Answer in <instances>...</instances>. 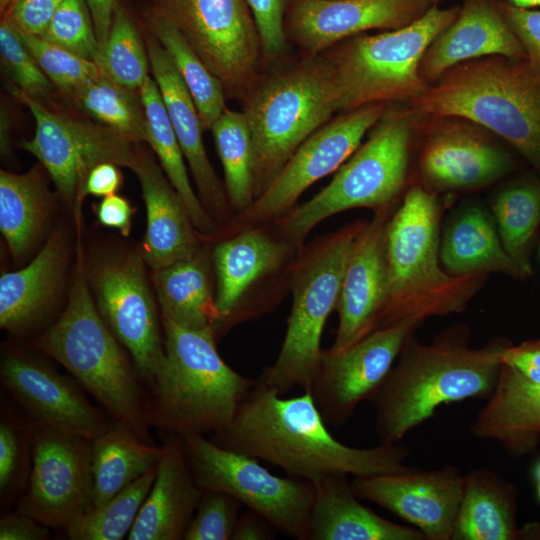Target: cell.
Listing matches in <instances>:
<instances>
[{
	"mask_svg": "<svg viewBox=\"0 0 540 540\" xmlns=\"http://www.w3.org/2000/svg\"><path fill=\"white\" fill-rule=\"evenodd\" d=\"M211 440L311 483L330 475L401 471L408 467L405 461L411 454L400 443L370 448L345 445L328 430L310 391L284 398L258 380L232 422Z\"/></svg>",
	"mask_w": 540,
	"mask_h": 540,
	"instance_id": "cell-1",
	"label": "cell"
},
{
	"mask_svg": "<svg viewBox=\"0 0 540 540\" xmlns=\"http://www.w3.org/2000/svg\"><path fill=\"white\" fill-rule=\"evenodd\" d=\"M468 341L465 325L446 329L429 344L420 343L414 333L406 340L386 378L368 399L380 443H400L442 405L491 396L501 351L511 342L493 338L480 348H470Z\"/></svg>",
	"mask_w": 540,
	"mask_h": 540,
	"instance_id": "cell-2",
	"label": "cell"
},
{
	"mask_svg": "<svg viewBox=\"0 0 540 540\" xmlns=\"http://www.w3.org/2000/svg\"><path fill=\"white\" fill-rule=\"evenodd\" d=\"M162 324L164 358L149 382L148 425L178 436L221 432L256 380L224 362L214 330L188 329L166 319Z\"/></svg>",
	"mask_w": 540,
	"mask_h": 540,
	"instance_id": "cell-3",
	"label": "cell"
},
{
	"mask_svg": "<svg viewBox=\"0 0 540 540\" xmlns=\"http://www.w3.org/2000/svg\"><path fill=\"white\" fill-rule=\"evenodd\" d=\"M408 105L480 124L540 173V71L527 58L493 55L462 62Z\"/></svg>",
	"mask_w": 540,
	"mask_h": 540,
	"instance_id": "cell-4",
	"label": "cell"
},
{
	"mask_svg": "<svg viewBox=\"0 0 540 540\" xmlns=\"http://www.w3.org/2000/svg\"><path fill=\"white\" fill-rule=\"evenodd\" d=\"M437 194L413 183L386 225L388 298L381 326L465 309L485 275H451L439 266Z\"/></svg>",
	"mask_w": 540,
	"mask_h": 540,
	"instance_id": "cell-5",
	"label": "cell"
},
{
	"mask_svg": "<svg viewBox=\"0 0 540 540\" xmlns=\"http://www.w3.org/2000/svg\"><path fill=\"white\" fill-rule=\"evenodd\" d=\"M80 262L64 311L33 347L65 367L114 421L151 443L148 401L121 343L92 300Z\"/></svg>",
	"mask_w": 540,
	"mask_h": 540,
	"instance_id": "cell-6",
	"label": "cell"
},
{
	"mask_svg": "<svg viewBox=\"0 0 540 540\" xmlns=\"http://www.w3.org/2000/svg\"><path fill=\"white\" fill-rule=\"evenodd\" d=\"M460 5L433 6L414 22L378 34L362 33L331 47L338 111L369 104L411 103L429 86L420 76L430 43L457 17Z\"/></svg>",
	"mask_w": 540,
	"mask_h": 540,
	"instance_id": "cell-7",
	"label": "cell"
},
{
	"mask_svg": "<svg viewBox=\"0 0 540 540\" xmlns=\"http://www.w3.org/2000/svg\"><path fill=\"white\" fill-rule=\"evenodd\" d=\"M420 112L388 105L367 141L341 165L333 180L309 201L281 219L286 237L300 243L322 220L344 210H384L408 181Z\"/></svg>",
	"mask_w": 540,
	"mask_h": 540,
	"instance_id": "cell-8",
	"label": "cell"
},
{
	"mask_svg": "<svg viewBox=\"0 0 540 540\" xmlns=\"http://www.w3.org/2000/svg\"><path fill=\"white\" fill-rule=\"evenodd\" d=\"M246 96L243 113L252 137L257 198L297 148L338 111V99L325 56L308 57Z\"/></svg>",
	"mask_w": 540,
	"mask_h": 540,
	"instance_id": "cell-9",
	"label": "cell"
},
{
	"mask_svg": "<svg viewBox=\"0 0 540 540\" xmlns=\"http://www.w3.org/2000/svg\"><path fill=\"white\" fill-rule=\"evenodd\" d=\"M364 224L343 229L300 264L293 280V303L275 362L258 381L279 394L300 387L310 391L322 351L327 318L336 309L345 269Z\"/></svg>",
	"mask_w": 540,
	"mask_h": 540,
	"instance_id": "cell-10",
	"label": "cell"
},
{
	"mask_svg": "<svg viewBox=\"0 0 540 540\" xmlns=\"http://www.w3.org/2000/svg\"><path fill=\"white\" fill-rule=\"evenodd\" d=\"M180 437L194 479L203 491L229 494L277 531L297 540H310L313 483L276 476L258 459L224 448L203 434Z\"/></svg>",
	"mask_w": 540,
	"mask_h": 540,
	"instance_id": "cell-11",
	"label": "cell"
},
{
	"mask_svg": "<svg viewBox=\"0 0 540 540\" xmlns=\"http://www.w3.org/2000/svg\"><path fill=\"white\" fill-rule=\"evenodd\" d=\"M142 14L173 26L225 92L242 97L254 87L262 52L246 0H145Z\"/></svg>",
	"mask_w": 540,
	"mask_h": 540,
	"instance_id": "cell-12",
	"label": "cell"
},
{
	"mask_svg": "<svg viewBox=\"0 0 540 540\" xmlns=\"http://www.w3.org/2000/svg\"><path fill=\"white\" fill-rule=\"evenodd\" d=\"M8 90L35 120L34 136L21 148L42 163L65 201L80 200L88 173L100 163L133 169L137 149L115 129L52 112L14 84Z\"/></svg>",
	"mask_w": 540,
	"mask_h": 540,
	"instance_id": "cell-13",
	"label": "cell"
},
{
	"mask_svg": "<svg viewBox=\"0 0 540 540\" xmlns=\"http://www.w3.org/2000/svg\"><path fill=\"white\" fill-rule=\"evenodd\" d=\"M29 437L31 472L15 511L66 529L93 504L91 440L36 420Z\"/></svg>",
	"mask_w": 540,
	"mask_h": 540,
	"instance_id": "cell-14",
	"label": "cell"
},
{
	"mask_svg": "<svg viewBox=\"0 0 540 540\" xmlns=\"http://www.w3.org/2000/svg\"><path fill=\"white\" fill-rule=\"evenodd\" d=\"M497 139L468 118L420 113L418 183L437 194L476 190L496 182L514 167L510 153Z\"/></svg>",
	"mask_w": 540,
	"mask_h": 540,
	"instance_id": "cell-15",
	"label": "cell"
},
{
	"mask_svg": "<svg viewBox=\"0 0 540 540\" xmlns=\"http://www.w3.org/2000/svg\"><path fill=\"white\" fill-rule=\"evenodd\" d=\"M422 322L404 319L375 329L344 350L322 351L310 392L327 425L340 428L373 395Z\"/></svg>",
	"mask_w": 540,
	"mask_h": 540,
	"instance_id": "cell-16",
	"label": "cell"
},
{
	"mask_svg": "<svg viewBox=\"0 0 540 540\" xmlns=\"http://www.w3.org/2000/svg\"><path fill=\"white\" fill-rule=\"evenodd\" d=\"M389 104L374 103L343 112L321 126L297 148L274 180L244 212L245 219L258 222L291 210L307 188L338 170L357 150Z\"/></svg>",
	"mask_w": 540,
	"mask_h": 540,
	"instance_id": "cell-17",
	"label": "cell"
},
{
	"mask_svg": "<svg viewBox=\"0 0 540 540\" xmlns=\"http://www.w3.org/2000/svg\"><path fill=\"white\" fill-rule=\"evenodd\" d=\"M91 278L101 317L150 382L164 358V338L141 259L127 256L105 261Z\"/></svg>",
	"mask_w": 540,
	"mask_h": 540,
	"instance_id": "cell-18",
	"label": "cell"
},
{
	"mask_svg": "<svg viewBox=\"0 0 540 540\" xmlns=\"http://www.w3.org/2000/svg\"><path fill=\"white\" fill-rule=\"evenodd\" d=\"M464 474L448 464L433 470H404L357 476L351 481L361 500L372 502L421 531L426 540H451Z\"/></svg>",
	"mask_w": 540,
	"mask_h": 540,
	"instance_id": "cell-19",
	"label": "cell"
},
{
	"mask_svg": "<svg viewBox=\"0 0 540 540\" xmlns=\"http://www.w3.org/2000/svg\"><path fill=\"white\" fill-rule=\"evenodd\" d=\"M436 0H291L285 31L308 57L370 30H394L422 17Z\"/></svg>",
	"mask_w": 540,
	"mask_h": 540,
	"instance_id": "cell-20",
	"label": "cell"
},
{
	"mask_svg": "<svg viewBox=\"0 0 540 540\" xmlns=\"http://www.w3.org/2000/svg\"><path fill=\"white\" fill-rule=\"evenodd\" d=\"M0 378L4 389L31 420L90 440L111 425L70 379L26 353H5Z\"/></svg>",
	"mask_w": 540,
	"mask_h": 540,
	"instance_id": "cell-21",
	"label": "cell"
},
{
	"mask_svg": "<svg viewBox=\"0 0 540 540\" xmlns=\"http://www.w3.org/2000/svg\"><path fill=\"white\" fill-rule=\"evenodd\" d=\"M384 210L365 223L349 257L336 310L339 324L332 351L344 350L380 327L388 298Z\"/></svg>",
	"mask_w": 540,
	"mask_h": 540,
	"instance_id": "cell-22",
	"label": "cell"
},
{
	"mask_svg": "<svg viewBox=\"0 0 540 540\" xmlns=\"http://www.w3.org/2000/svg\"><path fill=\"white\" fill-rule=\"evenodd\" d=\"M493 55L527 58L498 0H462L457 17L426 49L420 76L431 85L457 64Z\"/></svg>",
	"mask_w": 540,
	"mask_h": 540,
	"instance_id": "cell-23",
	"label": "cell"
},
{
	"mask_svg": "<svg viewBox=\"0 0 540 540\" xmlns=\"http://www.w3.org/2000/svg\"><path fill=\"white\" fill-rule=\"evenodd\" d=\"M164 445L154 483L127 536L129 540L183 539L203 495L181 437L173 434Z\"/></svg>",
	"mask_w": 540,
	"mask_h": 540,
	"instance_id": "cell-24",
	"label": "cell"
},
{
	"mask_svg": "<svg viewBox=\"0 0 540 540\" xmlns=\"http://www.w3.org/2000/svg\"><path fill=\"white\" fill-rule=\"evenodd\" d=\"M146 206L147 226L143 258L158 270L198 252L193 222L185 203L151 153L137 149L135 165Z\"/></svg>",
	"mask_w": 540,
	"mask_h": 540,
	"instance_id": "cell-25",
	"label": "cell"
},
{
	"mask_svg": "<svg viewBox=\"0 0 540 540\" xmlns=\"http://www.w3.org/2000/svg\"><path fill=\"white\" fill-rule=\"evenodd\" d=\"M149 65L166 106L184 158L205 204L225 209V194L203 144V125L196 105L169 55L149 33L145 40Z\"/></svg>",
	"mask_w": 540,
	"mask_h": 540,
	"instance_id": "cell-26",
	"label": "cell"
},
{
	"mask_svg": "<svg viewBox=\"0 0 540 540\" xmlns=\"http://www.w3.org/2000/svg\"><path fill=\"white\" fill-rule=\"evenodd\" d=\"M470 433L498 442L514 458L534 453L540 442V384L501 364L494 391Z\"/></svg>",
	"mask_w": 540,
	"mask_h": 540,
	"instance_id": "cell-27",
	"label": "cell"
},
{
	"mask_svg": "<svg viewBox=\"0 0 540 540\" xmlns=\"http://www.w3.org/2000/svg\"><path fill=\"white\" fill-rule=\"evenodd\" d=\"M310 540H426L415 527L392 522L360 502L348 476L313 482Z\"/></svg>",
	"mask_w": 540,
	"mask_h": 540,
	"instance_id": "cell-28",
	"label": "cell"
},
{
	"mask_svg": "<svg viewBox=\"0 0 540 540\" xmlns=\"http://www.w3.org/2000/svg\"><path fill=\"white\" fill-rule=\"evenodd\" d=\"M440 260L444 270L455 276L502 273L526 277L504 249L495 221L478 205L461 208L449 221Z\"/></svg>",
	"mask_w": 540,
	"mask_h": 540,
	"instance_id": "cell-29",
	"label": "cell"
},
{
	"mask_svg": "<svg viewBox=\"0 0 540 540\" xmlns=\"http://www.w3.org/2000/svg\"><path fill=\"white\" fill-rule=\"evenodd\" d=\"M517 487L486 468L463 476L451 540H519Z\"/></svg>",
	"mask_w": 540,
	"mask_h": 540,
	"instance_id": "cell-30",
	"label": "cell"
},
{
	"mask_svg": "<svg viewBox=\"0 0 540 540\" xmlns=\"http://www.w3.org/2000/svg\"><path fill=\"white\" fill-rule=\"evenodd\" d=\"M65 259L63 238L55 233L26 267L0 278V327L12 334L28 331L43 315L60 280Z\"/></svg>",
	"mask_w": 540,
	"mask_h": 540,
	"instance_id": "cell-31",
	"label": "cell"
},
{
	"mask_svg": "<svg viewBox=\"0 0 540 540\" xmlns=\"http://www.w3.org/2000/svg\"><path fill=\"white\" fill-rule=\"evenodd\" d=\"M286 246L259 230L242 232L218 244L213 251L217 275L215 304L220 315L217 333L233 320L246 290L280 265Z\"/></svg>",
	"mask_w": 540,
	"mask_h": 540,
	"instance_id": "cell-32",
	"label": "cell"
},
{
	"mask_svg": "<svg viewBox=\"0 0 540 540\" xmlns=\"http://www.w3.org/2000/svg\"><path fill=\"white\" fill-rule=\"evenodd\" d=\"M165 445L154 446L114 421L91 440L93 504L99 506L158 464Z\"/></svg>",
	"mask_w": 540,
	"mask_h": 540,
	"instance_id": "cell-33",
	"label": "cell"
},
{
	"mask_svg": "<svg viewBox=\"0 0 540 540\" xmlns=\"http://www.w3.org/2000/svg\"><path fill=\"white\" fill-rule=\"evenodd\" d=\"M162 319L194 330L217 331L220 315L212 299L208 260L203 251L156 270L154 277Z\"/></svg>",
	"mask_w": 540,
	"mask_h": 540,
	"instance_id": "cell-34",
	"label": "cell"
},
{
	"mask_svg": "<svg viewBox=\"0 0 540 540\" xmlns=\"http://www.w3.org/2000/svg\"><path fill=\"white\" fill-rule=\"evenodd\" d=\"M138 91L146 115L147 143L156 153L169 182L185 203L194 226L201 232H212L213 222L190 184L183 152L154 78L148 76Z\"/></svg>",
	"mask_w": 540,
	"mask_h": 540,
	"instance_id": "cell-35",
	"label": "cell"
},
{
	"mask_svg": "<svg viewBox=\"0 0 540 540\" xmlns=\"http://www.w3.org/2000/svg\"><path fill=\"white\" fill-rule=\"evenodd\" d=\"M48 208V192L38 169L0 172V230L10 252L21 257L34 243Z\"/></svg>",
	"mask_w": 540,
	"mask_h": 540,
	"instance_id": "cell-36",
	"label": "cell"
},
{
	"mask_svg": "<svg viewBox=\"0 0 540 540\" xmlns=\"http://www.w3.org/2000/svg\"><path fill=\"white\" fill-rule=\"evenodd\" d=\"M492 211L504 249L528 276L530 243L540 224V179L527 176L504 186L493 199Z\"/></svg>",
	"mask_w": 540,
	"mask_h": 540,
	"instance_id": "cell-37",
	"label": "cell"
},
{
	"mask_svg": "<svg viewBox=\"0 0 540 540\" xmlns=\"http://www.w3.org/2000/svg\"><path fill=\"white\" fill-rule=\"evenodd\" d=\"M149 33L169 55L198 110L204 129H211L225 111V88L170 24L143 14Z\"/></svg>",
	"mask_w": 540,
	"mask_h": 540,
	"instance_id": "cell-38",
	"label": "cell"
},
{
	"mask_svg": "<svg viewBox=\"0 0 540 540\" xmlns=\"http://www.w3.org/2000/svg\"><path fill=\"white\" fill-rule=\"evenodd\" d=\"M98 122L132 143L147 142V121L139 91L130 90L101 72L69 97Z\"/></svg>",
	"mask_w": 540,
	"mask_h": 540,
	"instance_id": "cell-39",
	"label": "cell"
},
{
	"mask_svg": "<svg viewBox=\"0 0 540 540\" xmlns=\"http://www.w3.org/2000/svg\"><path fill=\"white\" fill-rule=\"evenodd\" d=\"M210 130L223 165L228 197L245 212L256 198L253 144L245 114L226 108Z\"/></svg>",
	"mask_w": 540,
	"mask_h": 540,
	"instance_id": "cell-40",
	"label": "cell"
},
{
	"mask_svg": "<svg viewBox=\"0 0 540 540\" xmlns=\"http://www.w3.org/2000/svg\"><path fill=\"white\" fill-rule=\"evenodd\" d=\"M157 465L107 502L92 506L65 529L68 538L71 540L127 538L154 483Z\"/></svg>",
	"mask_w": 540,
	"mask_h": 540,
	"instance_id": "cell-41",
	"label": "cell"
},
{
	"mask_svg": "<svg viewBox=\"0 0 540 540\" xmlns=\"http://www.w3.org/2000/svg\"><path fill=\"white\" fill-rule=\"evenodd\" d=\"M137 27L125 8L118 3L105 43L95 63L119 85L138 91L149 76V59Z\"/></svg>",
	"mask_w": 540,
	"mask_h": 540,
	"instance_id": "cell-42",
	"label": "cell"
},
{
	"mask_svg": "<svg viewBox=\"0 0 540 540\" xmlns=\"http://www.w3.org/2000/svg\"><path fill=\"white\" fill-rule=\"evenodd\" d=\"M32 465L29 422L2 408L0 418V498L1 506L19 499L25 491Z\"/></svg>",
	"mask_w": 540,
	"mask_h": 540,
	"instance_id": "cell-43",
	"label": "cell"
},
{
	"mask_svg": "<svg viewBox=\"0 0 540 540\" xmlns=\"http://www.w3.org/2000/svg\"><path fill=\"white\" fill-rule=\"evenodd\" d=\"M14 28L45 75L68 97L102 72L93 61L57 46L41 36Z\"/></svg>",
	"mask_w": 540,
	"mask_h": 540,
	"instance_id": "cell-44",
	"label": "cell"
},
{
	"mask_svg": "<svg viewBox=\"0 0 540 540\" xmlns=\"http://www.w3.org/2000/svg\"><path fill=\"white\" fill-rule=\"evenodd\" d=\"M41 37L94 63L99 54L100 44L85 0H63Z\"/></svg>",
	"mask_w": 540,
	"mask_h": 540,
	"instance_id": "cell-45",
	"label": "cell"
},
{
	"mask_svg": "<svg viewBox=\"0 0 540 540\" xmlns=\"http://www.w3.org/2000/svg\"><path fill=\"white\" fill-rule=\"evenodd\" d=\"M0 56L14 85L27 95L40 101L51 93L53 83L27 50L14 26L5 19L0 25Z\"/></svg>",
	"mask_w": 540,
	"mask_h": 540,
	"instance_id": "cell-46",
	"label": "cell"
},
{
	"mask_svg": "<svg viewBox=\"0 0 540 540\" xmlns=\"http://www.w3.org/2000/svg\"><path fill=\"white\" fill-rule=\"evenodd\" d=\"M242 506L237 499L224 492L204 491L183 539H232Z\"/></svg>",
	"mask_w": 540,
	"mask_h": 540,
	"instance_id": "cell-47",
	"label": "cell"
},
{
	"mask_svg": "<svg viewBox=\"0 0 540 540\" xmlns=\"http://www.w3.org/2000/svg\"><path fill=\"white\" fill-rule=\"evenodd\" d=\"M255 19L262 55L276 60L286 51L285 16L291 0H246Z\"/></svg>",
	"mask_w": 540,
	"mask_h": 540,
	"instance_id": "cell-48",
	"label": "cell"
},
{
	"mask_svg": "<svg viewBox=\"0 0 540 540\" xmlns=\"http://www.w3.org/2000/svg\"><path fill=\"white\" fill-rule=\"evenodd\" d=\"M506 21L521 42L530 64L540 71V10L498 0Z\"/></svg>",
	"mask_w": 540,
	"mask_h": 540,
	"instance_id": "cell-49",
	"label": "cell"
},
{
	"mask_svg": "<svg viewBox=\"0 0 540 540\" xmlns=\"http://www.w3.org/2000/svg\"><path fill=\"white\" fill-rule=\"evenodd\" d=\"M63 0H13L2 14L14 27L41 36Z\"/></svg>",
	"mask_w": 540,
	"mask_h": 540,
	"instance_id": "cell-50",
	"label": "cell"
},
{
	"mask_svg": "<svg viewBox=\"0 0 540 540\" xmlns=\"http://www.w3.org/2000/svg\"><path fill=\"white\" fill-rule=\"evenodd\" d=\"M501 364L512 367L528 380L540 384V339L509 344L500 354Z\"/></svg>",
	"mask_w": 540,
	"mask_h": 540,
	"instance_id": "cell-51",
	"label": "cell"
},
{
	"mask_svg": "<svg viewBox=\"0 0 540 540\" xmlns=\"http://www.w3.org/2000/svg\"><path fill=\"white\" fill-rule=\"evenodd\" d=\"M49 528L27 514L14 511L0 520V540H46L50 538Z\"/></svg>",
	"mask_w": 540,
	"mask_h": 540,
	"instance_id": "cell-52",
	"label": "cell"
},
{
	"mask_svg": "<svg viewBox=\"0 0 540 540\" xmlns=\"http://www.w3.org/2000/svg\"><path fill=\"white\" fill-rule=\"evenodd\" d=\"M134 208L129 201L115 194L105 196L98 204V221L107 227L118 229L123 236H128L132 226Z\"/></svg>",
	"mask_w": 540,
	"mask_h": 540,
	"instance_id": "cell-53",
	"label": "cell"
},
{
	"mask_svg": "<svg viewBox=\"0 0 540 540\" xmlns=\"http://www.w3.org/2000/svg\"><path fill=\"white\" fill-rule=\"evenodd\" d=\"M122 183V175L117 164L100 163L93 167L84 182L80 199L85 195L108 196L115 194Z\"/></svg>",
	"mask_w": 540,
	"mask_h": 540,
	"instance_id": "cell-54",
	"label": "cell"
},
{
	"mask_svg": "<svg viewBox=\"0 0 540 540\" xmlns=\"http://www.w3.org/2000/svg\"><path fill=\"white\" fill-rule=\"evenodd\" d=\"M275 531L277 530L262 516L246 508L239 516L232 540L273 539Z\"/></svg>",
	"mask_w": 540,
	"mask_h": 540,
	"instance_id": "cell-55",
	"label": "cell"
},
{
	"mask_svg": "<svg viewBox=\"0 0 540 540\" xmlns=\"http://www.w3.org/2000/svg\"><path fill=\"white\" fill-rule=\"evenodd\" d=\"M93 20L100 47L105 43L118 5L117 0H85Z\"/></svg>",
	"mask_w": 540,
	"mask_h": 540,
	"instance_id": "cell-56",
	"label": "cell"
},
{
	"mask_svg": "<svg viewBox=\"0 0 540 540\" xmlns=\"http://www.w3.org/2000/svg\"><path fill=\"white\" fill-rule=\"evenodd\" d=\"M519 540H540V520L519 528Z\"/></svg>",
	"mask_w": 540,
	"mask_h": 540,
	"instance_id": "cell-57",
	"label": "cell"
},
{
	"mask_svg": "<svg viewBox=\"0 0 540 540\" xmlns=\"http://www.w3.org/2000/svg\"><path fill=\"white\" fill-rule=\"evenodd\" d=\"M6 111L2 108L1 109V151L2 153H6L9 149V137H8V131H9V118Z\"/></svg>",
	"mask_w": 540,
	"mask_h": 540,
	"instance_id": "cell-58",
	"label": "cell"
},
{
	"mask_svg": "<svg viewBox=\"0 0 540 540\" xmlns=\"http://www.w3.org/2000/svg\"><path fill=\"white\" fill-rule=\"evenodd\" d=\"M446 0H436L437 5L442 3ZM510 3L519 6V7H525V8H534L537 6H540V0H507Z\"/></svg>",
	"mask_w": 540,
	"mask_h": 540,
	"instance_id": "cell-59",
	"label": "cell"
},
{
	"mask_svg": "<svg viewBox=\"0 0 540 540\" xmlns=\"http://www.w3.org/2000/svg\"><path fill=\"white\" fill-rule=\"evenodd\" d=\"M533 479L536 483V493L538 500L540 501V459L536 461L532 470Z\"/></svg>",
	"mask_w": 540,
	"mask_h": 540,
	"instance_id": "cell-60",
	"label": "cell"
},
{
	"mask_svg": "<svg viewBox=\"0 0 540 540\" xmlns=\"http://www.w3.org/2000/svg\"><path fill=\"white\" fill-rule=\"evenodd\" d=\"M13 0H0V11L1 14L5 12V10L10 6Z\"/></svg>",
	"mask_w": 540,
	"mask_h": 540,
	"instance_id": "cell-61",
	"label": "cell"
}]
</instances>
